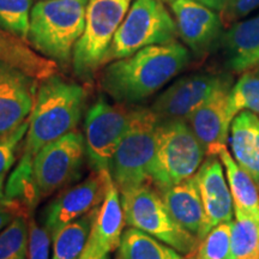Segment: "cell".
Wrapping results in <instances>:
<instances>
[{"label":"cell","instance_id":"1","mask_svg":"<svg viewBox=\"0 0 259 259\" xmlns=\"http://www.w3.org/2000/svg\"><path fill=\"white\" fill-rule=\"evenodd\" d=\"M190 60L189 50L179 41L153 45L108 63L100 76V87L115 102L136 105L163 88Z\"/></svg>","mask_w":259,"mask_h":259},{"label":"cell","instance_id":"2","mask_svg":"<svg viewBox=\"0 0 259 259\" xmlns=\"http://www.w3.org/2000/svg\"><path fill=\"white\" fill-rule=\"evenodd\" d=\"M87 99L88 94L83 85L57 73L40 80L21 158L32 162L45 147L76 130Z\"/></svg>","mask_w":259,"mask_h":259},{"label":"cell","instance_id":"3","mask_svg":"<svg viewBox=\"0 0 259 259\" xmlns=\"http://www.w3.org/2000/svg\"><path fill=\"white\" fill-rule=\"evenodd\" d=\"M89 0H38L31 9L28 44L58 65L72 63Z\"/></svg>","mask_w":259,"mask_h":259},{"label":"cell","instance_id":"4","mask_svg":"<svg viewBox=\"0 0 259 259\" xmlns=\"http://www.w3.org/2000/svg\"><path fill=\"white\" fill-rule=\"evenodd\" d=\"M205 151L186 120H160L156 130L154 158L149 177L162 191L196 176Z\"/></svg>","mask_w":259,"mask_h":259},{"label":"cell","instance_id":"5","mask_svg":"<svg viewBox=\"0 0 259 259\" xmlns=\"http://www.w3.org/2000/svg\"><path fill=\"white\" fill-rule=\"evenodd\" d=\"M160 118L151 108H132L127 130L112 158L109 173L119 191L150 183L149 170L154 158Z\"/></svg>","mask_w":259,"mask_h":259},{"label":"cell","instance_id":"6","mask_svg":"<svg viewBox=\"0 0 259 259\" xmlns=\"http://www.w3.org/2000/svg\"><path fill=\"white\" fill-rule=\"evenodd\" d=\"M128 227L154 236L181 254H192L199 239L183 228L168 210L160 191L151 184L120 192Z\"/></svg>","mask_w":259,"mask_h":259},{"label":"cell","instance_id":"7","mask_svg":"<svg viewBox=\"0 0 259 259\" xmlns=\"http://www.w3.org/2000/svg\"><path fill=\"white\" fill-rule=\"evenodd\" d=\"M178 36L176 21L162 0H134L113 37L105 64L144 47L176 41Z\"/></svg>","mask_w":259,"mask_h":259},{"label":"cell","instance_id":"8","mask_svg":"<svg viewBox=\"0 0 259 259\" xmlns=\"http://www.w3.org/2000/svg\"><path fill=\"white\" fill-rule=\"evenodd\" d=\"M134 0H89L85 25L73 51V71L89 80L105 65L113 37Z\"/></svg>","mask_w":259,"mask_h":259},{"label":"cell","instance_id":"9","mask_svg":"<svg viewBox=\"0 0 259 259\" xmlns=\"http://www.w3.org/2000/svg\"><path fill=\"white\" fill-rule=\"evenodd\" d=\"M85 156L84 136L77 128L42 149L32 161V176L40 200L78 179Z\"/></svg>","mask_w":259,"mask_h":259},{"label":"cell","instance_id":"10","mask_svg":"<svg viewBox=\"0 0 259 259\" xmlns=\"http://www.w3.org/2000/svg\"><path fill=\"white\" fill-rule=\"evenodd\" d=\"M132 108L111 103L100 96L90 107L84 121V143L89 164L96 171H109L112 158L124 137Z\"/></svg>","mask_w":259,"mask_h":259},{"label":"cell","instance_id":"11","mask_svg":"<svg viewBox=\"0 0 259 259\" xmlns=\"http://www.w3.org/2000/svg\"><path fill=\"white\" fill-rule=\"evenodd\" d=\"M228 84H233L229 73L189 74L161 93L150 108L160 120H187L213 93Z\"/></svg>","mask_w":259,"mask_h":259},{"label":"cell","instance_id":"12","mask_svg":"<svg viewBox=\"0 0 259 259\" xmlns=\"http://www.w3.org/2000/svg\"><path fill=\"white\" fill-rule=\"evenodd\" d=\"M109 171H96L82 183L69 187L56 197L45 210L44 226L51 234L63 226L76 221L101 205L106 196Z\"/></svg>","mask_w":259,"mask_h":259},{"label":"cell","instance_id":"13","mask_svg":"<svg viewBox=\"0 0 259 259\" xmlns=\"http://www.w3.org/2000/svg\"><path fill=\"white\" fill-rule=\"evenodd\" d=\"M38 82L18 67L0 60V137L11 135L28 121Z\"/></svg>","mask_w":259,"mask_h":259},{"label":"cell","instance_id":"14","mask_svg":"<svg viewBox=\"0 0 259 259\" xmlns=\"http://www.w3.org/2000/svg\"><path fill=\"white\" fill-rule=\"evenodd\" d=\"M170 9L178 35L197 57L208 53L221 40L223 23L215 10L194 0H174Z\"/></svg>","mask_w":259,"mask_h":259},{"label":"cell","instance_id":"15","mask_svg":"<svg viewBox=\"0 0 259 259\" xmlns=\"http://www.w3.org/2000/svg\"><path fill=\"white\" fill-rule=\"evenodd\" d=\"M232 85L228 84L213 93L186 120L206 156H219L223 149H227L233 121L229 114Z\"/></svg>","mask_w":259,"mask_h":259},{"label":"cell","instance_id":"16","mask_svg":"<svg viewBox=\"0 0 259 259\" xmlns=\"http://www.w3.org/2000/svg\"><path fill=\"white\" fill-rule=\"evenodd\" d=\"M209 232L215 226L234 220V203L225 167L219 156H206L196 173Z\"/></svg>","mask_w":259,"mask_h":259},{"label":"cell","instance_id":"17","mask_svg":"<svg viewBox=\"0 0 259 259\" xmlns=\"http://www.w3.org/2000/svg\"><path fill=\"white\" fill-rule=\"evenodd\" d=\"M164 203L174 220L199 239L209 233L202 196L196 176L162 191Z\"/></svg>","mask_w":259,"mask_h":259},{"label":"cell","instance_id":"18","mask_svg":"<svg viewBox=\"0 0 259 259\" xmlns=\"http://www.w3.org/2000/svg\"><path fill=\"white\" fill-rule=\"evenodd\" d=\"M221 44L226 64L232 72H244L259 64V14L240 19L222 34Z\"/></svg>","mask_w":259,"mask_h":259},{"label":"cell","instance_id":"19","mask_svg":"<svg viewBox=\"0 0 259 259\" xmlns=\"http://www.w3.org/2000/svg\"><path fill=\"white\" fill-rule=\"evenodd\" d=\"M125 223L120 191L111 178L107 185L105 199L97 210L89 238L101 250L111 253L118 250L120 245Z\"/></svg>","mask_w":259,"mask_h":259},{"label":"cell","instance_id":"20","mask_svg":"<svg viewBox=\"0 0 259 259\" xmlns=\"http://www.w3.org/2000/svg\"><path fill=\"white\" fill-rule=\"evenodd\" d=\"M228 143L234 160L259 189V116L250 111L239 113L232 121Z\"/></svg>","mask_w":259,"mask_h":259},{"label":"cell","instance_id":"21","mask_svg":"<svg viewBox=\"0 0 259 259\" xmlns=\"http://www.w3.org/2000/svg\"><path fill=\"white\" fill-rule=\"evenodd\" d=\"M0 60L14 65L37 80L57 73L58 64L38 54L30 45L0 28Z\"/></svg>","mask_w":259,"mask_h":259},{"label":"cell","instance_id":"22","mask_svg":"<svg viewBox=\"0 0 259 259\" xmlns=\"http://www.w3.org/2000/svg\"><path fill=\"white\" fill-rule=\"evenodd\" d=\"M234 203V211H240L259 222V189L247 171L234 160L228 149L219 154Z\"/></svg>","mask_w":259,"mask_h":259},{"label":"cell","instance_id":"23","mask_svg":"<svg viewBox=\"0 0 259 259\" xmlns=\"http://www.w3.org/2000/svg\"><path fill=\"white\" fill-rule=\"evenodd\" d=\"M97 210L99 208L94 209L52 234V259L80 258L89 240Z\"/></svg>","mask_w":259,"mask_h":259},{"label":"cell","instance_id":"24","mask_svg":"<svg viewBox=\"0 0 259 259\" xmlns=\"http://www.w3.org/2000/svg\"><path fill=\"white\" fill-rule=\"evenodd\" d=\"M116 259H186L154 236L130 227L122 233Z\"/></svg>","mask_w":259,"mask_h":259},{"label":"cell","instance_id":"25","mask_svg":"<svg viewBox=\"0 0 259 259\" xmlns=\"http://www.w3.org/2000/svg\"><path fill=\"white\" fill-rule=\"evenodd\" d=\"M242 111L259 116V65L242 72L229 90V114L234 119Z\"/></svg>","mask_w":259,"mask_h":259},{"label":"cell","instance_id":"26","mask_svg":"<svg viewBox=\"0 0 259 259\" xmlns=\"http://www.w3.org/2000/svg\"><path fill=\"white\" fill-rule=\"evenodd\" d=\"M233 259H259V222L234 211L232 231Z\"/></svg>","mask_w":259,"mask_h":259},{"label":"cell","instance_id":"27","mask_svg":"<svg viewBox=\"0 0 259 259\" xmlns=\"http://www.w3.org/2000/svg\"><path fill=\"white\" fill-rule=\"evenodd\" d=\"M34 0H0V28L28 44Z\"/></svg>","mask_w":259,"mask_h":259},{"label":"cell","instance_id":"28","mask_svg":"<svg viewBox=\"0 0 259 259\" xmlns=\"http://www.w3.org/2000/svg\"><path fill=\"white\" fill-rule=\"evenodd\" d=\"M232 231L233 221L213 227L199 241L190 259H233Z\"/></svg>","mask_w":259,"mask_h":259},{"label":"cell","instance_id":"29","mask_svg":"<svg viewBox=\"0 0 259 259\" xmlns=\"http://www.w3.org/2000/svg\"><path fill=\"white\" fill-rule=\"evenodd\" d=\"M19 215L0 232V259H28V220Z\"/></svg>","mask_w":259,"mask_h":259},{"label":"cell","instance_id":"30","mask_svg":"<svg viewBox=\"0 0 259 259\" xmlns=\"http://www.w3.org/2000/svg\"><path fill=\"white\" fill-rule=\"evenodd\" d=\"M52 234L34 218L28 222V259H51Z\"/></svg>","mask_w":259,"mask_h":259},{"label":"cell","instance_id":"31","mask_svg":"<svg viewBox=\"0 0 259 259\" xmlns=\"http://www.w3.org/2000/svg\"><path fill=\"white\" fill-rule=\"evenodd\" d=\"M28 125L29 119L11 135L0 137V177H5L10 168L14 166L19 144L27 135Z\"/></svg>","mask_w":259,"mask_h":259},{"label":"cell","instance_id":"32","mask_svg":"<svg viewBox=\"0 0 259 259\" xmlns=\"http://www.w3.org/2000/svg\"><path fill=\"white\" fill-rule=\"evenodd\" d=\"M259 9V0H227L225 8L221 10L223 27L228 28L233 23L244 19Z\"/></svg>","mask_w":259,"mask_h":259},{"label":"cell","instance_id":"33","mask_svg":"<svg viewBox=\"0 0 259 259\" xmlns=\"http://www.w3.org/2000/svg\"><path fill=\"white\" fill-rule=\"evenodd\" d=\"M19 215L29 216V212L18 203L6 199L3 196L0 198V232Z\"/></svg>","mask_w":259,"mask_h":259},{"label":"cell","instance_id":"34","mask_svg":"<svg viewBox=\"0 0 259 259\" xmlns=\"http://www.w3.org/2000/svg\"><path fill=\"white\" fill-rule=\"evenodd\" d=\"M79 259H109V253L101 250V248L89 238L85 248H84L83 253L80 255Z\"/></svg>","mask_w":259,"mask_h":259},{"label":"cell","instance_id":"35","mask_svg":"<svg viewBox=\"0 0 259 259\" xmlns=\"http://www.w3.org/2000/svg\"><path fill=\"white\" fill-rule=\"evenodd\" d=\"M194 2L200 3V4L208 6V8L215 10V11H221L225 8L227 0H194Z\"/></svg>","mask_w":259,"mask_h":259},{"label":"cell","instance_id":"36","mask_svg":"<svg viewBox=\"0 0 259 259\" xmlns=\"http://www.w3.org/2000/svg\"><path fill=\"white\" fill-rule=\"evenodd\" d=\"M4 187H5V177H0V198L4 194Z\"/></svg>","mask_w":259,"mask_h":259},{"label":"cell","instance_id":"37","mask_svg":"<svg viewBox=\"0 0 259 259\" xmlns=\"http://www.w3.org/2000/svg\"><path fill=\"white\" fill-rule=\"evenodd\" d=\"M163 3H168V4H170L171 2H174V0H162Z\"/></svg>","mask_w":259,"mask_h":259},{"label":"cell","instance_id":"38","mask_svg":"<svg viewBox=\"0 0 259 259\" xmlns=\"http://www.w3.org/2000/svg\"><path fill=\"white\" fill-rule=\"evenodd\" d=\"M258 65H259V64H258Z\"/></svg>","mask_w":259,"mask_h":259}]
</instances>
